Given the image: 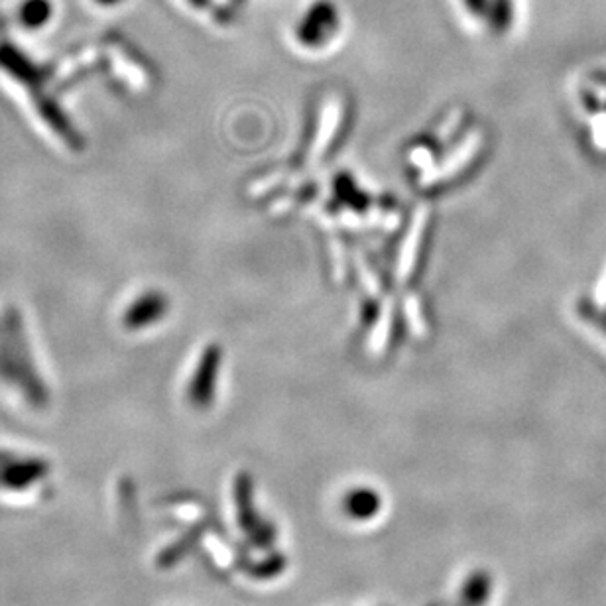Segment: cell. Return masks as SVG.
Returning a JSON list of instances; mask_svg holds the SVG:
<instances>
[{
    "instance_id": "7a4b0ae2",
    "label": "cell",
    "mask_w": 606,
    "mask_h": 606,
    "mask_svg": "<svg viewBox=\"0 0 606 606\" xmlns=\"http://www.w3.org/2000/svg\"><path fill=\"white\" fill-rule=\"evenodd\" d=\"M97 2H99V4H116L118 0H97Z\"/></svg>"
},
{
    "instance_id": "6da1fadb",
    "label": "cell",
    "mask_w": 606,
    "mask_h": 606,
    "mask_svg": "<svg viewBox=\"0 0 606 606\" xmlns=\"http://www.w3.org/2000/svg\"><path fill=\"white\" fill-rule=\"evenodd\" d=\"M52 16L50 0H24L18 11V18L26 28H42Z\"/></svg>"
}]
</instances>
